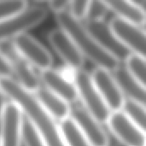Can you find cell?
I'll return each instance as SVG.
<instances>
[{
  "label": "cell",
  "mask_w": 146,
  "mask_h": 146,
  "mask_svg": "<svg viewBox=\"0 0 146 146\" xmlns=\"http://www.w3.org/2000/svg\"><path fill=\"white\" fill-rule=\"evenodd\" d=\"M105 2L110 10L113 11L116 17L122 21L140 27L146 21L145 15L133 0H105Z\"/></svg>",
  "instance_id": "e0dca14e"
},
{
  "label": "cell",
  "mask_w": 146,
  "mask_h": 146,
  "mask_svg": "<svg viewBox=\"0 0 146 146\" xmlns=\"http://www.w3.org/2000/svg\"><path fill=\"white\" fill-rule=\"evenodd\" d=\"M125 63V68L131 78L139 86L146 88V59L132 54Z\"/></svg>",
  "instance_id": "d6986e66"
},
{
  "label": "cell",
  "mask_w": 146,
  "mask_h": 146,
  "mask_svg": "<svg viewBox=\"0 0 146 146\" xmlns=\"http://www.w3.org/2000/svg\"><path fill=\"white\" fill-rule=\"evenodd\" d=\"M8 102H9V98H7L5 93L0 89V121H1V118L3 116L5 106H6Z\"/></svg>",
  "instance_id": "4316f807"
},
{
  "label": "cell",
  "mask_w": 146,
  "mask_h": 146,
  "mask_svg": "<svg viewBox=\"0 0 146 146\" xmlns=\"http://www.w3.org/2000/svg\"><path fill=\"white\" fill-rule=\"evenodd\" d=\"M48 40L53 50L68 68L72 70L82 68L84 57L74 41L61 28L50 31L48 34Z\"/></svg>",
  "instance_id": "7c38bea8"
},
{
  "label": "cell",
  "mask_w": 146,
  "mask_h": 146,
  "mask_svg": "<svg viewBox=\"0 0 146 146\" xmlns=\"http://www.w3.org/2000/svg\"><path fill=\"white\" fill-rule=\"evenodd\" d=\"M87 30L94 37L99 45L120 63L126 62L132 53L123 45L110 24L104 21L86 22Z\"/></svg>",
  "instance_id": "ba28073f"
},
{
  "label": "cell",
  "mask_w": 146,
  "mask_h": 146,
  "mask_svg": "<svg viewBox=\"0 0 146 146\" xmlns=\"http://www.w3.org/2000/svg\"><path fill=\"white\" fill-rule=\"evenodd\" d=\"M0 50L11 66L14 80L23 89L33 94L41 86V82L33 67L18 53L12 41L0 43Z\"/></svg>",
  "instance_id": "5b68a950"
},
{
  "label": "cell",
  "mask_w": 146,
  "mask_h": 146,
  "mask_svg": "<svg viewBox=\"0 0 146 146\" xmlns=\"http://www.w3.org/2000/svg\"><path fill=\"white\" fill-rule=\"evenodd\" d=\"M110 9L104 1L92 0L89 1L87 13L86 16V22H98L104 21Z\"/></svg>",
  "instance_id": "7402d4cb"
},
{
  "label": "cell",
  "mask_w": 146,
  "mask_h": 146,
  "mask_svg": "<svg viewBox=\"0 0 146 146\" xmlns=\"http://www.w3.org/2000/svg\"><path fill=\"white\" fill-rule=\"evenodd\" d=\"M48 15L45 7L37 5L27 7L24 10L0 22V43L11 41L16 37L42 23Z\"/></svg>",
  "instance_id": "277c9868"
},
{
  "label": "cell",
  "mask_w": 146,
  "mask_h": 146,
  "mask_svg": "<svg viewBox=\"0 0 146 146\" xmlns=\"http://www.w3.org/2000/svg\"><path fill=\"white\" fill-rule=\"evenodd\" d=\"M13 74L11 66L0 50V79H12Z\"/></svg>",
  "instance_id": "d4e9b609"
},
{
  "label": "cell",
  "mask_w": 146,
  "mask_h": 146,
  "mask_svg": "<svg viewBox=\"0 0 146 146\" xmlns=\"http://www.w3.org/2000/svg\"><path fill=\"white\" fill-rule=\"evenodd\" d=\"M89 1L87 0H74L70 1L68 11L78 21L86 20Z\"/></svg>",
  "instance_id": "cb8c5ba5"
},
{
  "label": "cell",
  "mask_w": 146,
  "mask_h": 146,
  "mask_svg": "<svg viewBox=\"0 0 146 146\" xmlns=\"http://www.w3.org/2000/svg\"><path fill=\"white\" fill-rule=\"evenodd\" d=\"M40 80L44 87L62 98L70 105L79 100L74 80L65 73L51 68L41 71Z\"/></svg>",
  "instance_id": "5bb4252c"
},
{
  "label": "cell",
  "mask_w": 146,
  "mask_h": 146,
  "mask_svg": "<svg viewBox=\"0 0 146 146\" xmlns=\"http://www.w3.org/2000/svg\"><path fill=\"white\" fill-rule=\"evenodd\" d=\"M23 0H0V22L28 7Z\"/></svg>",
  "instance_id": "603a6c76"
},
{
  "label": "cell",
  "mask_w": 146,
  "mask_h": 146,
  "mask_svg": "<svg viewBox=\"0 0 146 146\" xmlns=\"http://www.w3.org/2000/svg\"><path fill=\"white\" fill-rule=\"evenodd\" d=\"M56 20L62 31L74 41L80 52L97 68L114 72L121 63L108 54L97 42L82 21L75 19L68 10L56 14Z\"/></svg>",
  "instance_id": "7a4b0ae2"
},
{
  "label": "cell",
  "mask_w": 146,
  "mask_h": 146,
  "mask_svg": "<svg viewBox=\"0 0 146 146\" xmlns=\"http://www.w3.org/2000/svg\"><path fill=\"white\" fill-rule=\"evenodd\" d=\"M33 95L44 111L55 121L60 122L70 117V104L44 86H41Z\"/></svg>",
  "instance_id": "9a60e30c"
},
{
  "label": "cell",
  "mask_w": 146,
  "mask_h": 146,
  "mask_svg": "<svg viewBox=\"0 0 146 146\" xmlns=\"http://www.w3.org/2000/svg\"><path fill=\"white\" fill-rule=\"evenodd\" d=\"M70 117L92 146H109L110 140L102 124L83 106L71 107Z\"/></svg>",
  "instance_id": "4fadbf2b"
},
{
  "label": "cell",
  "mask_w": 146,
  "mask_h": 146,
  "mask_svg": "<svg viewBox=\"0 0 146 146\" xmlns=\"http://www.w3.org/2000/svg\"><path fill=\"white\" fill-rule=\"evenodd\" d=\"M122 111L146 135V110L127 98Z\"/></svg>",
  "instance_id": "ffe728a7"
},
{
  "label": "cell",
  "mask_w": 146,
  "mask_h": 146,
  "mask_svg": "<svg viewBox=\"0 0 146 146\" xmlns=\"http://www.w3.org/2000/svg\"><path fill=\"white\" fill-rule=\"evenodd\" d=\"M107 125L125 146H146V135L122 110L112 112Z\"/></svg>",
  "instance_id": "8fae6325"
},
{
  "label": "cell",
  "mask_w": 146,
  "mask_h": 146,
  "mask_svg": "<svg viewBox=\"0 0 146 146\" xmlns=\"http://www.w3.org/2000/svg\"><path fill=\"white\" fill-rule=\"evenodd\" d=\"M21 144L24 146H44L38 130L25 115L21 128Z\"/></svg>",
  "instance_id": "44dd1931"
},
{
  "label": "cell",
  "mask_w": 146,
  "mask_h": 146,
  "mask_svg": "<svg viewBox=\"0 0 146 146\" xmlns=\"http://www.w3.org/2000/svg\"><path fill=\"white\" fill-rule=\"evenodd\" d=\"M18 53L32 66L41 71L51 68L52 56L50 51L35 38L27 33L11 40Z\"/></svg>",
  "instance_id": "52a82bcc"
},
{
  "label": "cell",
  "mask_w": 146,
  "mask_h": 146,
  "mask_svg": "<svg viewBox=\"0 0 146 146\" xmlns=\"http://www.w3.org/2000/svg\"><path fill=\"white\" fill-rule=\"evenodd\" d=\"M58 124L67 146H92L71 117Z\"/></svg>",
  "instance_id": "ac0fdd59"
},
{
  "label": "cell",
  "mask_w": 146,
  "mask_h": 146,
  "mask_svg": "<svg viewBox=\"0 0 146 146\" xmlns=\"http://www.w3.org/2000/svg\"><path fill=\"white\" fill-rule=\"evenodd\" d=\"M0 89L9 100L21 108L24 115L35 125L44 146H67L59 124L44 111L32 93L23 89L13 78L0 79Z\"/></svg>",
  "instance_id": "6da1fadb"
},
{
  "label": "cell",
  "mask_w": 146,
  "mask_h": 146,
  "mask_svg": "<svg viewBox=\"0 0 146 146\" xmlns=\"http://www.w3.org/2000/svg\"><path fill=\"white\" fill-rule=\"evenodd\" d=\"M133 2L139 6L146 18V0H133Z\"/></svg>",
  "instance_id": "83f0119b"
},
{
  "label": "cell",
  "mask_w": 146,
  "mask_h": 146,
  "mask_svg": "<svg viewBox=\"0 0 146 146\" xmlns=\"http://www.w3.org/2000/svg\"><path fill=\"white\" fill-rule=\"evenodd\" d=\"M91 75L98 92L110 111L122 110L127 98L113 73L104 68H96Z\"/></svg>",
  "instance_id": "8992f818"
},
{
  "label": "cell",
  "mask_w": 146,
  "mask_h": 146,
  "mask_svg": "<svg viewBox=\"0 0 146 146\" xmlns=\"http://www.w3.org/2000/svg\"><path fill=\"white\" fill-rule=\"evenodd\" d=\"M23 117L21 108L9 99L0 121V146L21 145Z\"/></svg>",
  "instance_id": "9c48e42d"
},
{
  "label": "cell",
  "mask_w": 146,
  "mask_h": 146,
  "mask_svg": "<svg viewBox=\"0 0 146 146\" xmlns=\"http://www.w3.org/2000/svg\"><path fill=\"white\" fill-rule=\"evenodd\" d=\"M48 3V8H50L54 13L58 14L60 12L65 11L68 9L70 1L67 0H53L50 1L47 3Z\"/></svg>",
  "instance_id": "484cf974"
},
{
  "label": "cell",
  "mask_w": 146,
  "mask_h": 146,
  "mask_svg": "<svg viewBox=\"0 0 146 146\" xmlns=\"http://www.w3.org/2000/svg\"><path fill=\"white\" fill-rule=\"evenodd\" d=\"M73 80L85 110L102 125L107 124L112 112L98 92L91 74L82 68L74 70Z\"/></svg>",
  "instance_id": "3957f363"
},
{
  "label": "cell",
  "mask_w": 146,
  "mask_h": 146,
  "mask_svg": "<svg viewBox=\"0 0 146 146\" xmlns=\"http://www.w3.org/2000/svg\"><path fill=\"white\" fill-rule=\"evenodd\" d=\"M109 24L123 45L132 54L146 59V33L142 27L117 17L114 18Z\"/></svg>",
  "instance_id": "30bf717a"
},
{
  "label": "cell",
  "mask_w": 146,
  "mask_h": 146,
  "mask_svg": "<svg viewBox=\"0 0 146 146\" xmlns=\"http://www.w3.org/2000/svg\"><path fill=\"white\" fill-rule=\"evenodd\" d=\"M113 74L121 86L127 98L146 110V88L136 83L127 72L125 67L120 66Z\"/></svg>",
  "instance_id": "2e32d148"
},
{
  "label": "cell",
  "mask_w": 146,
  "mask_h": 146,
  "mask_svg": "<svg viewBox=\"0 0 146 146\" xmlns=\"http://www.w3.org/2000/svg\"><path fill=\"white\" fill-rule=\"evenodd\" d=\"M141 27H142V28H143V29L145 30V32L146 33V21H145V23H144V24H143V25H142Z\"/></svg>",
  "instance_id": "f1b7e54d"
}]
</instances>
